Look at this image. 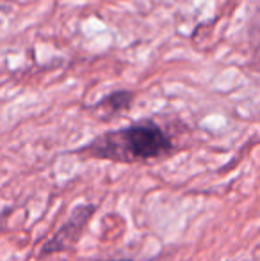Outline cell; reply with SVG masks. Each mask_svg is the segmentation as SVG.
Wrapping results in <instances>:
<instances>
[{
  "mask_svg": "<svg viewBox=\"0 0 260 261\" xmlns=\"http://www.w3.org/2000/svg\"><path fill=\"white\" fill-rule=\"evenodd\" d=\"M132 101H134V94L130 91H114V93L102 98L94 105L93 110H97L104 119H109V117L116 116V114H122L125 110H129Z\"/></svg>",
  "mask_w": 260,
  "mask_h": 261,
  "instance_id": "obj_3",
  "label": "cell"
},
{
  "mask_svg": "<svg viewBox=\"0 0 260 261\" xmlns=\"http://www.w3.org/2000/svg\"><path fill=\"white\" fill-rule=\"evenodd\" d=\"M94 210H97L94 204H79V206H75L69 219L43 244L41 251H39V258H45V256L57 254V252H64L68 249H72L80 238V234L84 233L87 222L93 217Z\"/></svg>",
  "mask_w": 260,
  "mask_h": 261,
  "instance_id": "obj_2",
  "label": "cell"
},
{
  "mask_svg": "<svg viewBox=\"0 0 260 261\" xmlns=\"http://www.w3.org/2000/svg\"><path fill=\"white\" fill-rule=\"evenodd\" d=\"M105 261H134V259H105Z\"/></svg>",
  "mask_w": 260,
  "mask_h": 261,
  "instance_id": "obj_4",
  "label": "cell"
},
{
  "mask_svg": "<svg viewBox=\"0 0 260 261\" xmlns=\"http://www.w3.org/2000/svg\"><path fill=\"white\" fill-rule=\"evenodd\" d=\"M173 151L175 144L166 130L155 121L145 119L98 135L77 149L75 155L118 164H135L160 160Z\"/></svg>",
  "mask_w": 260,
  "mask_h": 261,
  "instance_id": "obj_1",
  "label": "cell"
},
{
  "mask_svg": "<svg viewBox=\"0 0 260 261\" xmlns=\"http://www.w3.org/2000/svg\"><path fill=\"white\" fill-rule=\"evenodd\" d=\"M0 229H2V220H0Z\"/></svg>",
  "mask_w": 260,
  "mask_h": 261,
  "instance_id": "obj_5",
  "label": "cell"
}]
</instances>
